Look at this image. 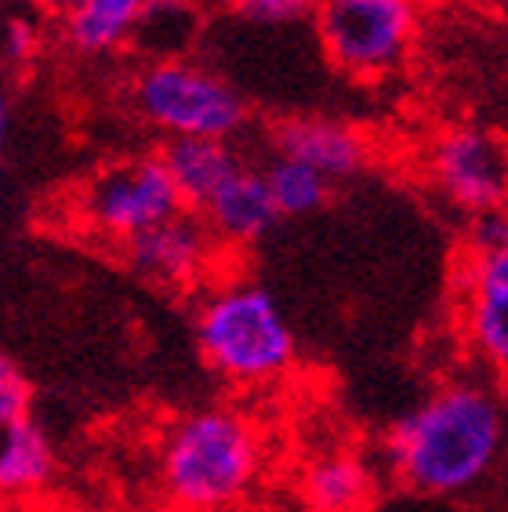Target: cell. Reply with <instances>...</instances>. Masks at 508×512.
Here are the masks:
<instances>
[{
    "label": "cell",
    "instance_id": "44dd1931",
    "mask_svg": "<svg viewBox=\"0 0 508 512\" xmlns=\"http://www.w3.org/2000/svg\"><path fill=\"white\" fill-rule=\"evenodd\" d=\"M501 247H508V204L469 218V251H501Z\"/></svg>",
    "mask_w": 508,
    "mask_h": 512
},
{
    "label": "cell",
    "instance_id": "5bb4252c",
    "mask_svg": "<svg viewBox=\"0 0 508 512\" xmlns=\"http://www.w3.org/2000/svg\"><path fill=\"white\" fill-rule=\"evenodd\" d=\"M153 0H84L59 22V40L80 59H106L131 48Z\"/></svg>",
    "mask_w": 508,
    "mask_h": 512
},
{
    "label": "cell",
    "instance_id": "30bf717a",
    "mask_svg": "<svg viewBox=\"0 0 508 512\" xmlns=\"http://www.w3.org/2000/svg\"><path fill=\"white\" fill-rule=\"evenodd\" d=\"M269 149L320 171L331 182L356 178L371 164V142L360 128L334 117H280L269 128Z\"/></svg>",
    "mask_w": 508,
    "mask_h": 512
},
{
    "label": "cell",
    "instance_id": "4fadbf2b",
    "mask_svg": "<svg viewBox=\"0 0 508 512\" xmlns=\"http://www.w3.org/2000/svg\"><path fill=\"white\" fill-rule=\"evenodd\" d=\"M160 157H164L189 211H204L207 200L215 197L236 171L251 164L236 149V142H225V138H171L160 146Z\"/></svg>",
    "mask_w": 508,
    "mask_h": 512
},
{
    "label": "cell",
    "instance_id": "3957f363",
    "mask_svg": "<svg viewBox=\"0 0 508 512\" xmlns=\"http://www.w3.org/2000/svg\"><path fill=\"white\" fill-rule=\"evenodd\" d=\"M193 335L207 371L236 389L276 385L298 364L287 313L262 284L244 276L204 287L193 313Z\"/></svg>",
    "mask_w": 508,
    "mask_h": 512
},
{
    "label": "cell",
    "instance_id": "7a4b0ae2",
    "mask_svg": "<svg viewBox=\"0 0 508 512\" xmlns=\"http://www.w3.org/2000/svg\"><path fill=\"white\" fill-rule=\"evenodd\" d=\"M265 444L251 414L200 407L167 425L157 483L171 512H236L262 476Z\"/></svg>",
    "mask_w": 508,
    "mask_h": 512
},
{
    "label": "cell",
    "instance_id": "277c9868",
    "mask_svg": "<svg viewBox=\"0 0 508 512\" xmlns=\"http://www.w3.org/2000/svg\"><path fill=\"white\" fill-rule=\"evenodd\" d=\"M127 99L149 131L171 138H225L236 142L251 124V109L240 91L193 59H153L135 69Z\"/></svg>",
    "mask_w": 508,
    "mask_h": 512
},
{
    "label": "cell",
    "instance_id": "9a60e30c",
    "mask_svg": "<svg viewBox=\"0 0 508 512\" xmlns=\"http://www.w3.org/2000/svg\"><path fill=\"white\" fill-rule=\"evenodd\" d=\"M374 498V473L360 454L327 451L305 465L302 502L309 512H367Z\"/></svg>",
    "mask_w": 508,
    "mask_h": 512
},
{
    "label": "cell",
    "instance_id": "8fae6325",
    "mask_svg": "<svg viewBox=\"0 0 508 512\" xmlns=\"http://www.w3.org/2000/svg\"><path fill=\"white\" fill-rule=\"evenodd\" d=\"M196 215H204L225 251H244L258 244L276 226V218H284L273 200V189L265 182L262 164H247L244 171H236Z\"/></svg>",
    "mask_w": 508,
    "mask_h": 512
},
{
    "label": "cell",
    "instance_id": "52a82bcc",
    "mask_svg": "<svg viewBox=\"0 0 508 512\" xmlns=\"http://www.w3.org/2000/svg\"><path fill=\"white\" fill-rule=\"evenodd\" d=\"M425 178L461 215L508 204V142L476 124H458L425 149Z\"/></svg>",
    "mask_w": 508,
    "mask_h": 512
},
{
    "label": "cell",
    "instance_id": "ffe728a7",
    "mask_svg": "<svg viewBox=\"0 0 508 512\" xmlns=\"http://www.w3.org/2000/svg\"><path fill=\"white\" fill-rule=\"evenodd\" d=\"M33 407V385L22 375L19 364L4 356L0 360V425H15L22 418H30Z\"/></svg>",
    "mask_w": 508,
    "mask_h": 512
},
{
    "label": "cell",
    "instance_id": "7402d4cb",
    "mask_svg": "<svg viewBox=\"0 0 508 512\" xmlns=\"http://www.w3.org/2000/svg\"><path fill=\"white\" fill-rule=\"evenodd\" d=\"M84 0H22V8H30L33 15H40L44 22H62L66 15L80 8Z\"/></svg>",
    "mask_w": 508,
    "mask_h": 512
},
{
    "label": "cell",
    "instance_id": "6da1fadb",
    "mask_svg": "<svg viewBox=\"0 0 508 512\" xmlns=\"http://www.w3.org/2000/svg\"><path fill=\"white\" fill-rule=\"evenodd\" d=\"M508 447L498 378H454L407 411L385 436V469L411 494L458 498L487 483Z\"/></svg>",
    "mask_w": 508,
    "mask_h": 512
},
{
    "label": "cell",
    "instance_id": "9c48e42d",
    "mask_svg": "<svg viewBox=\"0 0 508 512\" xmlns=\"http://www.w3.org/2000/svg\"><path fill=\"white\" fill-rule=\"evenodd\" d=\"M454 327L465 353L508 382V247L469 251L454 284Z\"/></svg>",
    "mask_w": 508,
    "mask_h": 512
},
{
    "label": "cell",
    "instance_id": "7c38bea8",
    "mask_svg": "<svg viewBox=\"0 0 508 512\" xmlns=\"http://www.w3.org/2000/svg\"><path fill=\"white\" fill-rule=\"evenodd\" d=\"M59 473V454L48 429L33 418L4 425L0 433V494L8 505H26L48 498Z\"/></svg>",
    "mask_w": 508,
    "mask_h": 512
},
{
    "label": "cell",
    "instance_id": "ba28073f",
    "mask_svg": "<svg viewBox=\"0 0 508 512\" xmlns=\"http://www.w3.org/2000/svg\"><path fill=\"white\" fill-rule=\"evenodd\" d=\"M113 255L127 273L146 284L167 287V291H193L218 280V258L225 255V247L218 244L204 215L186 207L182 215L167 218L157 229L127 240Z\"/></svg>",
    "mask_w": 508,
    "mask_h": 512
},
{
    "label": "cell",
    "instance_id": "ac0fdd59",
    "mask_svg": "<svg viewBox=\"0 0 508 512\" xmlns=\"http://www.w3.org/2000/svg\"><path fill=\"white\" fill-rule=\"evenodd\" d=\"M44 19L33 15L30 8L11 11L4 19V62L8 69H26L30 62H37L40 44H44Z\"/></svg>",
    "mask_w": 508,
    "mask_h": 512
},
{
    "label": "cell",
    "instance_id": "603a6c76",
    "mask_svg": "<svg viewBox=\"0 0 508 512\" xmlns=\"http://www.w3.org/2000/svg\"><path fill=\"white\" fill-rule=\"evenodd\" d=\"M11 512H84L73 502H62V498H40V502H26V505H11Z\"/></svg>",
    "mask_w": 508,
    "mask_h": 512
},
{
    "label": "cell",
    "instance_id": "2e32d148",
    "mask_svg": "<svg viewBox=\"0 0 508 512\" xmlns=\"http://www.w3.org/2000/svg\"><path fill=\"white\" fill-rule=\"evenodd\" d=\"M262 171L284 218L313 215V211L327 207V200H331V189H334L331 178H323L320 171L305 168V164H298V160H291V157H276L273 153V157L262 164Z\"/></svg>",
    "mask_w": 508,
    "mask_h": 512
},
{
    "label": "cell",
    "instance_id": "5b68a950",
    "mask_svg": "<svg viewBox=\"0 0 508 512\" xmlns=\"http://www.w3.org/2000/svg\"><path fill=\"white\" fill-rule=\"evenodd\" d=\"M186 211L175 178L157 153H131L91 171L66 200L69 226L88 240L117 251L160 222Z\"/></svg>",
    "mask_w": 508,
    "mask_h": 512
},
{
    "label": "cell",
    "instance_id": "d6986e66",
    "mask_svg": "<svg viewBox=\"0 0 508 512\" xmlns=\"http://www.w3.org/2000/svg\"><path fill=\"white\" fill-rule=\"evenodd\" d=\"M225 8L254 26H294L313 19L316 0H225Z\"/></svg>",
    "mask_w": 508,
    "mask_h": 512
},
{
    "label": "cell",
    "instance_id": "e0dca14e",
    "mask_svg": "<svg viewBox=\"0 0 508 512\" xmlns=\"http://www.w3.org/2000/svg\"><path fill=\"white\" fill-rule=\"evenodd\" d=\"M189 33H193V19H189L186 0H153V8L142 19V30H138L131 48L153 51V59H182Z\"/></svg>",
    "mask_w": 508,
    "mask_h": 512
},
{
    "label": "cell",
    "instance_id": "8992f818",
    "mask_svg": "<svg viewBox=\"0 0 508 512\" xmlns=\"http://www.w3.org/2000/svg\"><path fill=\"white\" fill-rule=\"evenodd\" d=\"M421 0H316L313 30L323 55L352 80H385L407 66Z\"/></svg>",
    "mask_w": 508,
    "mask_h": 512
}]
</instances>
